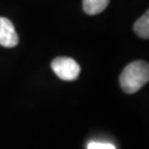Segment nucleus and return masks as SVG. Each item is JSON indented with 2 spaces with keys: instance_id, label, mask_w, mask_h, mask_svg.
Listing matches in <instances>:
<instances>
[{
  "instance_id": "obj_1",
  "label": "nucleus",
  "mask_w": 149,
  "mask_h": 149,
  "mask_svg": "<svg viewBox=\"0 0 149 149\" xmlns=\"http://www.w3.org/2000/svg\"><path fill=\"white\" fill-rule=\"evenodd\" d=\"M149 80V66L145 61H133L124 69L119 77L123 91L127 94L138 92Z\"/></svg>"
},
{
  "instance_id": "obj_2",
  "label": "nucleus",
  "mask_w": 149,
  "mask_h": 149,
  "mask_svg": "<svg viewBox=\"0 0 149 149\" xmlns=\"http://www.w3.org/2000/svg\"><path fill=\"white\" fill-rule=\"evenodd\" d=\"M51 68L53 72L63 81H74L79 77L81 72L80 65L71 58L60 56L52 61Z\"/></svg>"
},
{
  "instance_id": "obj_3",
  "label": "nucleus",
  "mask_w": 149,
  "mask_h": 149,
  "mask_svg": "<svg viewBox=\"0 0 149 149\" xmlns=\"http://www.w3.org/2000/svg\"><path fill=\"white\" fill-rule=\"evenodd\" d=\"M19 43V37L13 23L5 17H0V45L15 48Z\"/></svg>"
},
{
  "instance_id": "obj_4",
  "label": "nucleus",
  "mask_w": 149,
  "mask_h": 149,
  "mask_svg": "<svg viewBox=\"0 0 149 149\" xmlns=\"http://www.w3.org/2000/svg\"><path fill=\"white\" fill-rule=\"evenodd\" d=\"M109 0H83V9L87 15L95 16L107 8Z\"/></svg>"
},
{
  "instance_id": "obj_5",
  "label": "nucleus",
  "mask_w": 149,
  "mask_h": 149,
  "mask_svg": "<svg viewBox=\"0 0 149 149\" xmlns=\"http://www.w3.org/2000/svg\"><path fill=\"white\" fill-rule=\"evenodd\" d=\"M134 31L143 39L149 38V12L146 11L143 17H140L134 24Z\"/></svg>"
},
{
  "instance_id": "obj_6",
  "label": "nucleus",
  "mask_w": 149,
  "mask_h": 149,
  "mask_svg": "<svg viewBox=\"0 0 149 149\" xmlns=\"http://www.w3.org/2000/svg\"><path fill=\"white\" fill-rule=\"evenodd\" d=\"M87 149H116L115 146L109 143H98V141H92L87 145Z\"/></svg>"
}]
</instances>
